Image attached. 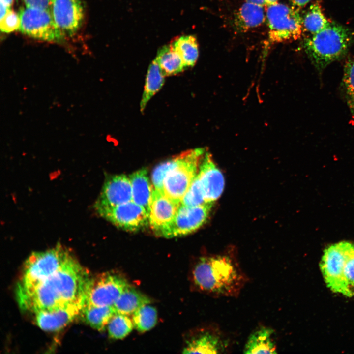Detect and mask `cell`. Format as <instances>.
<instances>
[{"label":"cell","mask_w":354,"mask_h":354,"mask_svg":"<svg viewBox=\"0 0 354 354\" xmlns=\"http://www.w3.org/2000/svg\"><path fill=\"white\" fill-rule=\"evenodd\" d=\"M90 278L73 257L58 271L28 289H17L20 308L32 313L85 301Z\"/></svg>","instance_id":"6da1fadb"},{"label":"cell","mask_w":354,"mask_h":354,"mask_svg":"<svg viewBox=\"0 0 354 354\" xmlns=\"http://www.w3.org/2000/svg\"><path fill=\"white\" fill-rule=\"evenodd\" d=\"M192 275L199 290L215 297H236L249 281L237 259L229 253L201 257Z\"/></svg>","instance_id":"7a4b0ae2"},{"label":"cell","mask_w":354,"mask_h":354,"mask_svg":"<svg viewBox=\"0 0 354 354\" xmlns=\"http://www.w3.org/2000/svg\"><path fill=\"white\" fill-rule=\"evenodd\" d=\"M353 35L347 28L330 23L304 42V48L312 63L321 70L342 58L352 43Z\"/></svg>","instance_id":"3957f363"},{"label":"cell","mask_w":354,"mask_h":354,"mask_svg":"<svg viewBox=\"0 0 354 354\" xmlns=\"http://www.w3.org/2000/svg\"><path fill=\"white\" fill-rule=\"evenodd\" d=\"M205 152L204 148H197L187 150L173 158V166L163 181V191L167 196L177 203H181L198 174Z\"/></svg>","instance_id":"277c9868"},{"label":"cell","mask_w":354,"mask_h":354,"mask_svg":"<svg viewBox=\"0 0 354 354\" xmlns=\"http://www.w3.org/2000/svg\"><path fill=\"white\" fill-rule=\"evenodd\" d=\"M73 256L60 244L44 251L33 252L26 261L17 289H28L52 275Z\"/></svg>","instance_id":"5b68a950"},{"label":"cell","mask_w":354,"mask_h":354,"mask_svg":"<svg viewBox=\"0 0 354 354\" xmlns=\"http://www.w3.org/2000/svg\"><path fill=\"white\" fill-rule=\"evenodd\" d=\"M268 40L280 43L298 39L302 31V17L295 7L276 2L267 6Z\"/></svg>","instance_id":"8992f818"},{"label":"cell","mask_w":354,"mask_h":354,"mask_svg":"<svg viewBox=\"0 0 354 354\" xmlns=\"http://www.w3.org/2000/svg\"><path fill=\"white\" fill-rule=\"evenodd\" d=\"M349 243L341 242L326 248L320 263V268L327 286L332 291L352 297L354 295L348 287L344 274Z\"/></svg>","instance_id":"52a82bcc"},{"label":"cell","mask_w":354,"mask_h":354,"mask_svg":"<svg viewBox=\"0 0 354 354\" xmlns=\"http://www.w3.org/2000/svg\"><path fill=\"white\" fill-rule=\"evenodd\" d=\"M19 30L31 37L58 41L65 36L56 25L50 10L25 7L19 13Z\"/></svg>","instance_id":"ba28073f"},{"label":"cell","mask_w":354,"mask_h":354,"mask_svg":"<svg viewBox=\"0 0 354 354\" xmlns=\"http://www.w3.org/2000/svg\"><path fill=\"white\" fill-rule=\"evenodd\" d=\"M129 285L120 275L110 272L103 273L90 279L85 302L99 306H113Z\"/></svg>","instance_id":"9c48e42d"},{"label":"cell","mask_w":354,"mask_h":354,"mask_svg":"<svg viewBox=\"0 0 354 354\" xmlns=\"http://www.w3.org/2000/svg\"><path fill=\"white\" fill-rule=\"evenodd\" d=\"M95 210L100 216L126 231H137L149 224L148 214L146 210L133 201Z\"/></svg>","instance_id":"30bf717a"},{"label":"cell","mask_w":354,"mask_h":354,"mask_svg":"<svg viewBox=\"0 0 354 354\" xmlns=\"http://www.w3.org/2000/svg\"><path fill=\"white\" fill-rule=\"evenodd\" d=\"M213 203L188 206L180 204L176 215L162 236L171 238L182 236L199 229L206 221Z\"/></svg>","instance_id":"8fae6325"},{"label":"cell","mask_w":354,"mask_h":354,"mask_svg":"<svg viewBox=\"0 0 354 354\" xmlns=\"http://www.w3.org/2000/svg\"><path fill=\"white\" fill-rule=\"evenodd\" d=\"M180 204L153 188L149 211V224L155 234L162 236L172 222Z\"/></svg>","instance_id":"7c38bea8"},{"label":"cell","mask_w":354,"mask_h":354,"mask_svg":"<svg viewBox=\"0 0 354 354\" xmlns=\"http://www.w3.org/2000/svg\"><path fill=\"white\" fill-rule=\"evenodd\" d=\"M50 11L64 35H73L82 25L84 8L79 0H53Z\"/></svg>","instance_id":"4fadbf2b"},{"label":"cell","mask_w":354,"mask_h":354,"mask_svg":"<svg viewBox=\"0 0 354 354\" xmlns=\"http://www.w3.org/2000/svg\"><path fill=\"white\" fill-rule=\"evenodd\" d=\"M230 342L221 329L213 326L203 329L187 343L182 353L224 354L227 353Z\"/></svg>","instance_id":"5bb4252c"},{"label":"cell","mask_w":354,"mask_h":354,"mask_svg":"<svg viewBox=\"0 0 354 354\" xmlns=\"http://www.w3.org/2000/svg\"><path fill=\"white\" fill-rule=\"evenodd\" d=\"M132 201V187L129 177L124 175L107 177L94 203V209L113 206Z\"/></svg>","instance_id":"9a60e30c"},{"label":"cell","mask_w":354,"mask_h":354,"mask_svg":"<svg viewBox=\"0 0 354 354\" xmlns=\"http://www.w3.org/2000/svg\"><path fill=\"white\" fill-rule=\"evenodd\" d=\"M197 175L206 203H213L223 191L224 178L208 152L203 156Z\"/></svg>","instance_id":"2e32d148"},{"label":"cell","mask_w":354,"mask_h":354,"mask_svg":"<svg viewBox=\"0 0 354 354\" xmlns=\"http://www.w3.org/2000/svg\"><path fill=\"white\" fill-rule=\"evenodd\" d=\"M85 302L69 304L34 313L35 323L42 330L57 331L71 322L78 315Z\"/></svg>","instance_id":"e0dca14e"},{"label":"cell","mask_w":354,"mask_h":354,"mask_svg":"<svg viewBox=\"0 0 354 354\" xmlns=\"http://www.w3.org/2000/svg\"><path fill=\"white\" fill-rule=\"evenodd\" d=\"M275 332L273 329L260 326L248 336L243 349L244 354H276Z\"/></svg>","instance_id":"ac0fdd59"},{"label":"cell","mask_w":354,"mask_h":354,"mask_svg":"<svg viewBox=\"0 0 354 354\" xmlns=\"http://www.w3.org/2000/svg\"><path fill=\"white\" fill-rule=\"evenodd\" d=\"M266 19L264 6L245 1L236 12L234 25L236 31L244 32L261 26Z\"/></svg>","instance_id":"d6986e66"},{"label":"cell","mask_w":354,"mask_h":354,"mask_svg":"<svg viewBox=\"0 0 354 354\" xmlns=\"http://www.w3.org/2000/svg\"><path fill=\"white\" fill-rule=\"evenodd\" d=\"M132 187V201L142 206L149 215V206L153 188L147 170L140 169L129 176Z\"/></svg>","instance_id":"ffe728a7"},{"label":"cell","mask_w":354,"mask_h":354,"mask_svg":"<svg viewBox=\"0 0 354 354\" xmlns=\"http://www.w3.org/2000/svg\"><path fill=\"white\" fill-rule=\"evenodd\" d=\"M116 312L113 306H99L85 302L80 315L84 321L91 327L103 331L107 328Z\"/></svg>","instance_id":"44dd1931"},{"label":"cell","mask_w":354,"mask_h":354,"mask_svg":"<svg viewBox=\"0 0 354 354\" xmlns=\"http://www.w3.org/2000/svg\"><path fill=\"white\" fill-rule=\"evenodd\" d=\"M150 299L129 285L122 292L113 306L117 313L132 315L137 309L149 304Z\"/></svg>","instance_id":"7402d4cb"},{"label":"cell","mask_w":354,"mask_h":354,"mask_svg":"<svg viewBox=\"0 0 354 354\" xmlns=\"http://www.w3.org/2000/svg\"><path fill=\"white\" fill-rule=\"evenodd\" d=\"M165 76L155 59L149 65L146 78L144 91L140 102V110L143 112L150 99L160 89L165 81Z\"/></svg>","instance_id":"603a6c76"},{"label":"cell","mask_w":354,"mask_h":354,"mask_svg":"<svg viewBox=\"0 0 354 354\" xmlns=\"http://www.w3.org/2000/svg\"><path fill=\"white\" fill-rule=\"evenodd\" d=\"M155 59L165 76L177 74L186 68L172 44L159 50Z\"/></svg>","instance_id":"cb8c5ba5"},{"label":"cell","mask_w":354,"mask_h":354,"mask_svg":"<svg viewBox=\"0 0 354 354\" xmlns=\"http://www.w3.org/2000/svg\"><path fill=\"white\" fill-rule=\"evenodd\" d=\"M172 44L180 57L186 68L192 67L195 64L199 56V46L195 36H180Z\"/></svg>","instance_id":"d4e9b609"},{"label":"cell","mask_w":354,"mask_h":354,"mask_svg":"<svg viewBox=\"0 0 354 354\" xmlns=\"http://www.w3.org/2000/svg\"><path fill=\"white\" fill-rule=\"evenodd\" d=\"M302 27L312 35L326 27L330 22L323 14L319 2H316L302 18Z\"/></svg>","instance_id":"484cf974"},{"label":"cell","mask_w":354,"mask_h":354,"mask_svg":"<svg viewBox=\"0 0 354 354\" xmlns=\"http://www.w3.org/2000/svg\"><path fill=\"white\" fill-rule=\"evenodd\" d=\"M132 320L134 328L140 332L148 331L157 323V310L149 304H146L139 308L132 315Z\"/></svg>","instance_id":"4316f807"},{"label":"cell","mask_w":354,"mask_h":354,"mask_svg":"<svg viewBox=\"0 0 354 354\" xmlns=\"http://www.w3.org/2000/svg\"><path fill=\"white\" fill-rule=\"evenodd\" d=\"M134 327L132 318L129 315L116 312L107 326L109 336L121 339L128 335Z\"/></svg>","instance_id":"83f0119b"},{"label":"cell","mask_w":354,"mask_h":354,"mask_svg":"<svg viewBox=\"0 0 354 354\" xmlns=\"http://www.w3.org/2000/svg\"><path fill=\"white\" fill-rule=\"evenodd\" d=\"M343 80L347 103L354 117V59H350L346 63Z\"/></svg>","instance_id":"f1b7e54d"},{"label":"cell","mask_w":354,"mask_h":354,"mask_svg":"<svg viewBox=\"0 0 354 354\" xmlns=\"http://www.w3.org/2000/svg\"><path fill=\"white\" fill-rule=\"evenodd\" d=\"M180 204L190 207L207 204L206 203L205 201L203 190L198 175L196 176L184 195Z\"/></svg>","instance_id":"f546056e"},{"label":"cell","mask_w":354,"mask_h":354,"mask_svg":"<svg viewBox=\"0 0 354 354\" xmlns=\"http://www.w3.org/2000/svg\"><path fill=\"white\" fill-rule=\"evenodd\" d=\"M344 274L348 287L354 296V245L351 243L347 251Z\"/></svg>","instance_id":"4dcf8cb0"},{"label":"cell","mask_w":354,"mask_h":354,"mask_svg":"<svg viewBox=\"0 0 354 354\" xmlns=\"http://www.w3.org/2000/svg\"><path fill=\"white\" fill-rule=\"evenodd\" d=\"M21 19L19 14L9 8L6 14L0 18V28L2 32L10 33L19 30Z\"/></svg>","instance_id":"1f68e13d"},{"label":"cell","mask_w":354,"mask_h":354,"mask_svg":"<svg viewBox=\"0 0 354 354\" xmlns=\"http://www.w3.org/2000/svg\"><path fill=\"white\" fill-rule=\"evenodd\" d=\"M173 164V158L161 163L153 171L152 181L154 188L163 191V184L167 173L172 168Z\"/></svg>","instance_id":"d6a6232c"},{"label":"cell","mask_w":354,"mask_h":354,"mask_svg":"<svg viewBox=\"0 0 354 354\" xmlns=\"http://www.w3.org/2000/svg\"><path fill=\"white\" fill-rule=\"evenodd\" d=\"M26 7L50 10L53 0H22Z\"/></svg>","instance_id":"836d02e7"},{"label":"cell","mask_w":354,"mask_h":354,"mask_svg":"<svg viewBox=\"0 0 354 354\" xmlns=\"http://www.w3.org/2000/svg\"><path fill=\"white\" fill-rule=\"evenodd\" d=\"M312 0H289L294 7H302L305 6Z\"/></svg>","instance_id":"e575fe53"},{"label":"cell","mask_w":354,"mask_h":354,"mask_svg":"<svg viewBox=\"0 0 354 354\" xmlns=\"http://www.w3.org/2000/svg\"><path fill=\"white\" fill-rule=\"evenodd\" d=\"M245 1L259 5L261 6H266L264 0H245Z\"/></svg>","instance_id":"d590c367"},{"label":"cell","mask_w":354,"mask_h":354,"mask_svg":"<svg viewBox=\"0 0 354 354\" xmlns=\"http://www.w3.org/2000/svg\"><path fill=\"white\" fill-rule=\"evenodd\" d=\"M13 2V0H0V4L10 8V6Z\"/></svg>","instance_id":"8d00e7d4"},{"label":"cell","mask_w":354,"mask_h":354,"mask_svg":"<svg viewBox=\"0 0 354 354\" xmlns=\"http://www.w3.org/2000/svg\"><path fill=\"white\" fill-rule=\"evenodd\" d=\"M266 6L278 2L279 0H264Z\"/></svg>","instance_id":"74e56055"}]
</instances>
